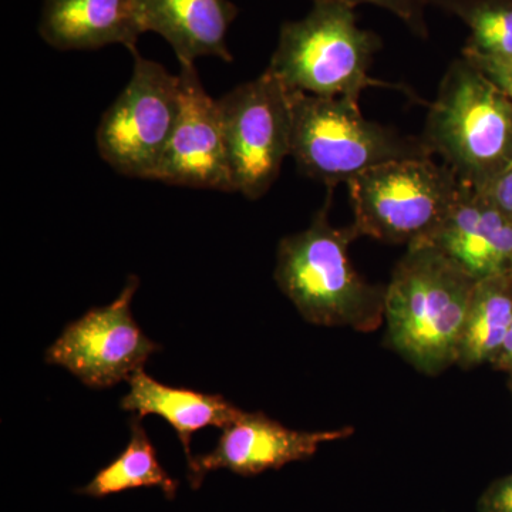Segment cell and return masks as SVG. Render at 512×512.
<instances>
[{
    "mask_svg": "<svg viewBox=\"0 0 512 512\" xmlns=\"http://www.w3.org/2000/svg\"><path fill=\"white\" fill-rule=\"evenodd\" d=\"M352 427L326 431L288 429L264 413L244 412L225 427L210 453L192 457L188 463V481L194 490L211 471L229 470L249 477L266 470H279L289 463L308 460L325 443L348 439Z\"/></svg>",
    "mask_w": 512,
    "mask_h": 512,
    "instance_id": "cell-11",
    "label": "cell"
},
{
    "mask_svg": "<svg viewBox=\"0 0 512 512\" xmlns=\"http://www.w3.org/2000/svg\"><path fill=\"white\" fill-rule=\"evenodd\" d=\"M138 285L136 275L128 276L116 301L70 322L46 350V363L64 367L90 389H110L143 369L161 348L131 313Z\"/></svg>",
    "mask_w": 512,
    "mask_h": 512,
    "instance_id": "cell-9",
    "label": "cell"
},
{
    "mask_svg": "<svg viewBox=\"0 0 512 512\" xmlns=\"http://www.w3.org/2000/svg\"><path fill=\"white\" fill-rule=\"evenodd\" d=\"M421 138L461 184L484 191L512 168V99L463 56L444 74Z\"/></svg>",
    "mask_w": 512,
    "mask_h": 512,
    "instance_id": "cell-3",
    "label": "cell"
},
{
    "mask_svg": "<svg viewBox=\"0 0 512 512\" xmlns=\"http://www.w3.org/2000/svg\"><path fill=\"white\" fill-rule=\"evenodd\" d=\"M510 389H511V393H512V380H510Z\"/></svg>",
    "mask_w": 512,
    "mask_h": 512,
    "instance_id": "cell-24",
    "label": "cell"
},
{
    "mask_svg": "<svg viewBox=\"0 0 512 512\" xmlns=\"http://www.w3.org/2000/svg\"><path fill=\"white\" fill-rule=\"evenodd\" d=\"M476 281L510 275L512 221L483 192L461 185L446 218L426 242Z\"/></svg>",
    "mask_w": 512,
    "mask_h": 512,
    "instance_id": "cell-12",
    "label": "cell"
},
{
    "mask_svg": "<svg viewBox=\"0 0 512 512\" xmlns=\"http://www.w3.org/2000/svg\"><path fill=\"white\" fill-rule=\"evenodd\" d=\"M493 366L495 369L501 370V372L508 373L510 380H512V323L507 336H505L503 348H501L498 356L495 357Z\"/></svg>",
    "mask_w": 512,
    "mask_h": 512,
    "instance_id": "cell-23",
    "label": "cell"
},
{
    "mask_svg": "<svg viewBox=\"0 0 512 512\" xmlns=\"http://www.w3.org/2000/svg\"><path fill=\"white\" fill-rule=\"evenodd\" d=\"M291 93V157L299 171L329 190L370 168L433 157L423 138L367 120L359 103L342 97Z\"/></svg>",
    "mask_w": 512,
    "mask_h": 512,
    "instance_id": "cell-5",
    "label": "cell"
},
{
    "mask_svg": "<svg viewBox=\"0 0 512 512\" xmlns=\"http://www.w3.org/2000/svg\"><path fill=\"white\" fill-rule=\"evenodd\" d=\"M181 104L157 180L178 187L235 192L218 100L205 90L195 64H180Z\"/></svg>",
    "mask_w": 512,
    "mask_h": 512,
    "instance_id": "cell-10",
    "label": "cell"
},
{
    "mask_svg": "<svg viewBox=\"0 0 512 512\" xmlns=\"http://www.w3.org/2000/svg\"><path fill=\"white\" fill-rule=\"evenodd\" d=\"M478 67L498 87L512 99V59L494 60L484 57L463 55Z\"/></svg>",
    "mask_w": 512,
    "mask_h": 512,
    "instance_id": "cell-21",
    "label": "cell"
},
{
    "mask_svg": "<svg viewBox=\"0 0 512 512\" xmlns=\"http://www.w3.org/2000/svg\"><path fill=\"white\" fill-rule=\"evenodd\" d=\"M133 72L96 131L100 157L114 171L157 180L180 114V76L133 50Z\"/></svg>",
    "mask_w": 512,
    "mask_h": 512,
    "instance_id": "cell-7",
    "label": "cell"
},
{
    "mask_svg": "<svg viewBox=\"0 0 512 512\" xmlns=\"http://www.w3.org/2000/svg\"><path fill=\"white\" fill-rule=\"evenodd\" d=\"M131 437L128 446L109 466L101 468L86 487L77 493L103 498L141 487H158L168 500L177 495L178 483L168 476L158 461L157 451L148 439L140 417L130 420Z\"/></svg>",
    "mask_w": 512,
    "mask_h": 512,
    "instance_id": "cell-17",
    "label": "cell"
},
{
    "mask_svg": "<svg viewBox=\"0 0 512 512\" xmlns=\"http://www.w3.org/2000/svg\"><path fill=\"white\" fill-rule=\"evenodd\" d=\"M237 16L229 0H141L144 33L164 37L180 64H195L200 57L232 62L227 35Z\"/></svg>",
    "mask_w": 512,
    "mask_h": 512,
    "instance_id": "cell-14",
    "label": "cell"
},
{
    "mask_svg": "<svg viewBox=\"0 0 512 512\" xmlns=\"http://www.w3.org/2000/svg\"><path fill=\"white\" fill-rule=\"evenodd\" d=\"M457 175L433 157L390 161L348 183L359 237L386 244L427 242L461 190Z\"/></svg>",
    "mask_w": 512,
    "mask_h": 512,
    "instance_id": "cell-6",
    "label": "cell"
},
{
    "mask_svg": "<svg viewBox=\"0 0 512 512\" xmlns=\"http://www.w3.org/2000/svg\"><path fill=\"white\" fill-rule=\"evenodd\" d=\"M320 2V0H313ZM330 2L346 3V5H373L377 8L389 10L407 26L414 35L427 39L429 37V26L426 22V8L429 0H330Z\"/></svg>",
    "mask_w": 512,
    "mask_h": 512,
    "instance_id": "cell-19",
    "label": "cell"
},
{
    "mask_svg": "<svg viewBox=\"0 0 512 512\" xmlns=\"http://www.w3.org/2000/svg\"><path fill=\"white\" fill-rule=\"evenodd\" d=\"M380 47L376 33L357 26L353 6L320 0L305 18L282 25L266 70L289 92L359 103L367 87L400 89L370 77Z\"/></svg>",
    "mask_w": 512,
    "mask_h": 512,
    "instance_id": "cell-4",
    "label": "cell"
},
{
    "mask_svg": "<svg viewBox=\"0 0 512 512\" xmlns=\"http://www.w3.org/2000/svg\"><path fill=\"white\" fill-rule=\"evenodd\" d=\"M510 275H511V278H512V269H511Z\"/></svg>",
    "mask_w": 512,
    "mask_h": 512,
    "instance_id": "cell-25",
    "label": "cell"
},
{
    "mask_svg": "<svg viewBox=\"0 0 512 512\" xmlns=\"http://www.w3.org/2000/svg\"><path fill=\"white\" fill-rule=\"evenodd\" d=\"M477 508L480 512H512V474L490 484L478 500Z\"/></svg>",
    "mask_w": 512,
    "mask_h": 512,
    "instance_id": "cell-20",
    "label": "cell"
},
{
    "mask_svg": "<svg viewBox=\"0 0 512 512\" xmlns=\"http://www.w3.org/2000/svg\"><path fill=\"white\" fill-rule=\"evenodd\" d=\"M463 20L470 39L463 55L484 59H512V0H429Z\"/></svg>",
    "mask_w": 512,
    "mask_h": 512,
    "instance_id": "cell-18",
    "label": "cell"
},
{
    "mask_svg": "<svg viewBox=\"0 0 512 512\" xmlns=\"http://www.w3.org/2000/svg\"><path fill=\"white\" fill-rule=\"evenodd\" d=\"M512 323L511 275L481 279L468 303L456 365L463 369L490 363L503 348Z\"/></svg>",
    "mask_w": 512,
    "mask_h": 512,
    "instance_id": "cell-16",
    "label": "cell"
},
{
    "mask_svg": "<svg viewBox=\"0 0 512 512\" xmlns=\"http://www.w3.org/2000/svg\"><path fill=\"white\" fill-rule=\"evenodd\" d=\"M141 0H43L39 35L53 49H137L143 35Z\"/></svg>",
    "mask_w": 512,
    "mask_h": 512,
    "instance_id": "cell-13",
    "label": "cell"
},
{
    "mask_svg": "<svg viewBox=\"0 0 512 512\" xmlns=\"http://www.w3.org/2000/svg\"><path fill=\"white\" fill-rule=\"evenodd\" d=\"M477 281L426 242L407 247L384 296L387 342L424 375L456 365Z\"/></svg>",
    "mask_w": 512,
    "mask_h": 512,
    "instance_id": "cell-1",
    "label": "cell"
},
{
    "mask_svg": "<svg viewBox=\"0 0 512 512\" xmlns=\"http://www.w3.org/2000/svg\"><path fill=\"white\" fill-rule=\"evenodd\" d=\"M218 106L235 192L259 200L291 157V93L265 70L221 97Z\"/></svg>",
    "mask_w": 512,
    "mask_h": 512,
    "instance_id": "cell-8",
    "label": "cell"
},
{
    "mask_svg": "<svg viewBox=\"0 0 512 512\" xmlns=\"http://www.w3.org/2000/svg\"><path fill=\"white\" fill-rule=\"evenodd\" d=\"M330 202L332 192L308 228L281 239L275 281L313 325L372 332L384 319L386 286L369 284L357 274L349 248L359 234L353 224L333 227Z\"/></svg>",
    "mask_w": 512,
    "mask_h": 512,
    "instance_id": "cell-2",
    "label": "cell"
},
{
    "mask_svg": "<svg viewBox=\"0 0 512 512\" xmlns=\"http://www.w3.org/2000/svg\"><path fill=\"white\" fill-rule=\"evenodd\" d=\"M127 382L130 390L121 399V409L137 413L140 419L148 414L163 417L183 444L188 463L194 457L191 454L192 434L205 427L224 430L244 413L220 394L167 386L148 376L144 369L130 376Z\"/></svg>",
    "mask_w": 512,
    "mask_h": 512,
    "instance_id": "cell-15",
    "label": "cell"
},
{
    "mask_svg": "<svg viewBox=\"0 0 512 512\" xmlns=\"http://www.w3.org/2000/svg\"><path fill=\"white\" fill-rule=\"evenodd\" d=\"M480 192L512 221V168Z\"/></svg>",
    "mask_w": 512,
    "mask_h": 512,
    "instance_id": "cell-22",
    "label": "cell"
}]
</instances>
